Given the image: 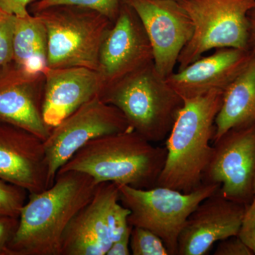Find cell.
Listing matches in <instances>:
<instances>
[{
    "label": "cell",
    "instance_id": "1",
    "mask_svg": "<svg viewBox=\"0 0 255 255\" xmlns=\"http://www.w3.org/2000/svg\"><path fill=\"white\" fill-rule=\"evenodd\" d=\"M98 184L77 171L59 172L46 190L28 194L9 243L10 255H60L64 233Z\"/></svg>",
    "mask_w": 255,
    "mask_h": 255
},
{
    "label": "cell",
    "instance_id": "2",
    "mask_svg": "<svg viewBox=\"0 0 255 255\" xmlns=\"http://www.w3.org/2000/svg\"><path fill=\"white\" fill-rule=\"evenodd\" d=\"M223 94L214 90L184 100L166 140L167 157L157 186L190 192L203 183L212 157L215 122Z\"/></svg>",
    "mask_w": 255,
    "mask_h": 255
},
{
    "label": "cell",
    "instance_id": "3",
    "mask_svg": "<svg viewBox=\"0 0 255 255\" xmlns=\"http://www.w3.org/2000/svg\"><path fill=\"white\" fill-rule=\"evenodd\" d=\"M166 157L165 147L152 145L129 129L87 142L58 172L77 171L88 174L97 184L112 182L147 189L157 187Z\"/></svg>",
    "mask_w": 255,
    "mask_h": 255
},
{
    "label": "cell",
    "instance_id": "4",
    "mask_svg": "<svg viewBox=\"0 0 255 255\" xmlns=\"http://www.w3.org/2000/svg\"><path fill=\"white\" fill-rule=\"evenodd\" d=\"M100 97L117 107L130 127L151 142L167 138L184 105L154 62L105 87Z\"/></svg>",
    "mask_w": 255,
    "mask_h": 255
},
{
    "label": "cell",
    "instance_id": "5",
    "mask_svg": "<svg viewBox=\"0 0 255 255\" xmlns=\"http://www.w3.org/2000/svg\"><path fill=\"white\" fill-rule=\"evenodd\" d=\"M48 36V67L97 70L101 47L112 21L98 11L56 5L33 13Z\"/></svg>",
    "mask_w": 255,
    "mask_h": 255
},
{
    "label": "cell",
    "instance_id": "6",
    "mask_svg": "<svg viewBox=\"0 0 255 255\" xmlns=\"http://www.w3.org/2000/svg\"><path fill=\"white\" fill-rule=\"evenodd\" d=\"M118 187L119 201L130 211L129 224L159 236L169 255H177L179 235L191 213L221 188L219 184L202 183L194 190L184 193L160 186L147 189Z\"/></svg>",
    "mask_w": 255,
    "mask_h": 255
},
{
    "label": "cell",
    "instance_id": "7",
    "mask_svg": "<svg viewBox=\"0 0 255 255\" xmlns=\"http://www.w3.org/2000/svg\"><path fill=\"white\" fill-rule=\"evenodd\" d=\"M189 15L193 35L178 59L185 68L209 50L233 48L248 50V14L255 0H177Z\"/></svg>",
    "mask_w": 255,
    "mask_h": 255
},
{
    "label": "cell",
    "instance_id": "8",
    "mask_svg": "<svg viewBox=\"0 0 255 255\" xmlns=\"http://www.w3.org/2000/svg\"><path fill=\"white\" fill-rule=\"evenodd\" d=\"M129 129L132 128L124 114L105 103L100 95L82 105L53 127L44 140L50 187L59 169L87 142Z\"/></svg>",
    "mask_w": 255,
    "mask_h": 255
},
{
    "label": "cell",
    "instance_id": "9",
    "mask_svg": "<svg viewBox=\"0 0 255 255\" xmlns=\"http://www.w3.org/2000/svg\"><path fill=\"white\" fill-rule=\"evenodd\" d=\"M213 147L203 183L219 184L225 197L248 205L254 199L255 124L230 129Z\"/></svg>",
    "mask_w": 255,
    "mask_h": 255
},
{
    "label": "cell",
    "instance_id": "10",
    "mask_svg": "<svg viewBox=\"0 0 255 255\" xmlns=\"http://www.w3.org/2000/svg\"><path fill=\"white\" fill-rule=\"evenodd\" d=\"M143 25L153 51L154 65L161 76L174 72L179 55L190 41L193 24L177 0H124Z\"/></svg>",
    "mask_w": 255,
    "mask_h": 255
},
{
    "label": "cell",
    "instance_id": "11",
    "mask_svg": "<svg viewBox=\"0 0 255 255\" xmlns=\"http://www.w3.org/2000/svg\"><path fill=\"white\" fill-rule=\"evenodd\" d=\"M153 60L152 46L140 18L123 0L101 47L97 71L102 89Z\"/></svg>",
    "mask_w": 255,
    "mask_h": 255
},
{
    "label": "cell",
    "instance_id": "12",
    "mask_svg": "<svg viewBox=\"0 0 255 255\" xmlns=\"http://www.w3.org/2000/svg\"><path fill=\"white\" fill-rule=\"evenodd\" d=\"M0 179L31 193L50 187L44 141L32 132L0 121Z\"/></svg>",
    "mask_w": 255,
    "mask_h": 255
},
{
    "label": "cell",
    "instance_id": "13",
    "mask_svg": "<svg viewBox=\"0 0 255 255\" xmlns=\"http://www.w3.org/2000/svg\"><path fill=\"white\" fill-rule=\"evenodd\" d=\"M246 208L225 197L220 189L206 198L186 221L177 255H205L215 243L237 236Z\"/></svg>",
    "mask_w": 255,
    "mask_h": 255
},
{
    "label": "cell",
    "instance_id": "14",
    "mask_svg": "<svg viewBox=\"0 0 255 255\" xmlns=\"http://www.w3.org/2000/svg\"><path fill=\"white\" fill-rule=\"evenodd\" d=\"M118 201L117 184H99L91 200L69 223L62 238L60 255H106L112 245L110 216Z\"/></svg>",
    "mask_w": 255,
    "mask_h": 255
},
{
    "label": "cell",
    "instance_id": "15",
    "mask_svg": "<svg viewBox=\"0 0 255 255\" xmlns=\"http://www.w3.org/2000/svg\"><path fill=\"white\" fill-rule=\"evenodd\" d=\"M44 75L14 66L0 75V121L36 135L44 141L50 128L43 117Z\"/></svg>",
    "mask_w": 255,
    "mask_h": 255
},
{
    "label": "cell",
    "instance_id": "16",
    "mask_svg": "<svg viewBox=\"0 0 255 255\" xmlns=\"http://www.w3.org/2000/svg\"><path fill=\"white\" fill-rule=\"evenodd\" d=\"M249 50L224 48L201 57L185 68L166 78L183 100L194 98L214 90L225 92L251 61Z\"/></svg>",
    "mask_w": 255,
    "mask_h": 255
},
{
    "label": "cell",
    "instance_id": "17",
    "mask_svg": "<svg viewBox=\"0 0 255 255\" xmlns=\"http://www.w3.org/2000/svg\"><path fill=\"white\" fill-rule=\"evenodd\" d=\"M43 74V117L50 128L56 127L96 96L100 95L102 90L100 74L92 69L47 67Z\"/></svg>",
    "mask_w": 255,
    "mask_h": 255
},
{
    "label": "cell",
    "instance_id": "18",
    "mask_svg": "<svg viewBox=\"0 0 255 255\" xmlns=\"http://www.w3.org/2000/svg\"><path fill=\"white\" fill-rule=\"evenodd\" d=\"M255 124V58L223 94L213 142L235 127Z\"/></svg>",
    "mask_w": 255,
    "mask_h": 255
},
{
    "label": "cell",
    "instance_id": "19",
    "mask_svg": "<svg viewBox=\"0 0 255 255\" xmlns=\"http://www.w3.org/2000/svg\"><path fill=\"white\" fill-rule=\"evenodd\" d=\"M13 48L15 67L28 74L43 73L48 67V36L34 14L14 16Z\"/></svg>",
    "mask_w": 255,
    "mask_h": 255
},
{
    "label": "cell",
    "instance_id": "20",
    "mask_svg": "<svg viewBox=\"0 0 255 255\" xmlns=\"http://www.w3.org/2000/svg\"><path fill=\"white\" fill-rule=\"evenodd\" d=\"M123 0H38L31 5L32 13L56 5H73L98 11L114 22Z\"/></svg>",
    "mask_w": 255,
    "mask_h": 255
},
{
    "label": "cell",
    "instance_id": "21",
    "mask_svg": "<svg viewBox=\"0 0 255 255\" xmlns=\"http://www.w3.org/2000/svg\"><path fill=\"white\" fill-rule=\"evenodd\" d=\"M130 248L133 255H169L162 240L143 228L132 226Z\"/></svg>",
    "mask_w": 255,
    "mask_h": 255
},
{
    "label": "cell",
    "instance_id": "22",
    "mask_svg": "<svg viewBox=\"0 0 255 255\" xmlns=\"http://www.w3.org/2000/svg\"><path fill=\"white\" fill-rule=\"evenodd\" d=\"M28 196V191L23 188L0 179V218L18 219Z\"/></svg>",
    "mask_w": 255,
    "mask_h": 255
},
{
    "label": "cell",
    "instance_id": "23",
    "mask_svg": "<svg viewBox=\"0 0 255 255\" xmlns=\"http://www.w3.org/2000/svg\"><path fill=\"white\" fill-rule=\"evenodd\" d=\"M14 16L0 11V69L13 61Z\"/></svg>",
    "mask_w": 255,
    "mask_h": 255
},
{
    "label": "cell",
    "instance_id": "24",
    "mask_svg": "<svg viewBox=\"0 0 255 255\" xmlns=\"http://www.w3.org/2000/svg\"><path fill=\"white\" fill-rule=\"evenodd\" d=\"M246 246L255 255V199L246 205L241 227L237 235Z\"/></svg>",
    "mask_w": 255,
    "mask_h": 255
},
{
    "label": "cell",
    "instance_id": "25",
    "mask_svg": "<svg viewBox=\"0 0 255 255\" xmlns=\"http://www.w3.org/2000/svg\"><path fill=\"white\" fill-rule=\"evenodd\" d=\"M18 225V218H0V255H10L9 243Z\"/></svg>",
    "mask_w": 255,
    "mask_h": 255
},
{
    "label": "cell",
    "instance_id": "26",
    "mask_svg": "<svg viewBox=\"0 0 255 255\" xmlns=\"http://www.w3.org/2000/svg\"><path fill=\"white\" fill-rule=\"evenodd\" d=\"M215 255H254L244 243L236 236L219 242Z\"/></svg>",
    "mask_w": 255,
    "mask_h": 255
},
{
    "label": "cell",
    "instance_id": "27",
    "mask_svg": "<svg viewBox=\"0 0 255 255\" xmlns=\"http://www.w3.org/2000/svg\"><path fill=\"white\" fill-rule=\"evenodd\" d=\"M38 0H0V11L19 17L30 14L28 6Z\"/></svg>",
    "mask_w": 255,
    "mask_h": 255
},
{
    "label": "cell",
    "instance_id": "28",
    "mask_svg": "<svg viewBox=\"0 0 255 255\" xmlns=\"http://www.w3.org/2000/svg\"><path fill=\"white\" fill-rule=\"evenodd\" d=\"M132 226L128 228L123 236L118 241L114 242L111 246L110 249L107 251L106 255H130V235H131Z\"/></svg>",
    "mask_w": 255,
    "mask_h": 255
},
{
    "label": "cell",
    "instance_id": "29",
    "mask_svg": "<svg viewBox=\"0 0 255 255\" xmlns=\"http://www.w3.org/2000/svg\"><path fill=\"white\" fill-rule=\"evenodd\" d=\"M248 20H249L248 50L255 58V6L248 14Z\"/></svg>",
    "mask_w": 255,
    "mask_h": 255
},
{
    "label": "cell",
    "instance_id": "30",
    "mask_svg": "<svg viewBox=\"0 0 255 255\" xmlns=\"http://www.w3.org/2000/svg\"><path fill=\"white\" fill-rule=\"evenodd\" d=\"M253 194H254V199H255V172L254 175V179H253Z\"/></svg>",
    "mask_w": 255,
    "mask_h": 255
}]
</instances>
